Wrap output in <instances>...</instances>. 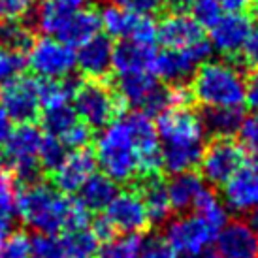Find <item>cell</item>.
<instances>
[{
    "label": "cell",
    "mask_w": 258,
    "mask_h": 258,
    "mask_svg": "<svg viewBox=\"0 0 258 258\" xmlns=\"http://www.w3.org/2000/svg\"><path fill=\"white\" fill-rule=\"evenodd\" d=\"M17 211L27 226L51 236L89 226L91 213L79 200L66 198L55 186L42 181L17 188Z\"/></svg>",
    "instance_id": "obj_1"
},
{
    "label": "cell",
    "mask_w": 258,
    "mask_h": 258,
    "mask_svg": "<svg viewBox=\"0 0 258 258\" xmlns=\"http://www.w3.org/2000/svg\"><path fill=\"white\" fill-rule=\"evenodd\" d=\"M162 170L175 173L192 172V168L200 164L204 153L206 130L200 117L190 108H170L158 115L157 121Z\"/></svg>",
    "instance_id": "obj_2"
},
{
    "label": "cell",
    "mask_w": 258,
    "mask_h": 258,
    "mask_svg": "<svg viewBox=\"0 0 258 258\" xmlns=\"http://www.w3.org/2000/svg\"><path fill=\"white\" fill-rule=\"evenodd\" d=\"M192 100L204 108H241L245 104V78L226 60H208L192 78Z\"/></svg>",
    "instance_id": "obj_3"
},
{
    "label": "cell",
    "mask_w": 258,
    "mask_h": 258,
    "mask_svg": "<svg viewBox=\"0 0 258 258\" xmlns=\"http://www.w3.org/2000/svg\"><path fill=\"white\" fill-rule=\"evenodd\" d=\"M93 155L104 175L115 183H130L140 175V158L124 117L104 126L102 134L96 138Z\"/></svg>",
    "instance_id": "obj_4"
},
{
    "label": "cell",
    "mask_w": 258,
    "mask_h": 258,
    "mask_svg": "<svg viewBox=\"0 0 258 258\" xmlns=\"http://www.w3.org/2000/svg\"><path fill=\"white\" fill-rule=\"evenodd\" d=\"M74 109L91 130L104 128L121 113L122 102L102 79L81 81L74 93Z\"/></svg>",
    "instance_id": "obj_5"
},
{
    "label": "cell",
    "mask_w": 258,
    "mask_h": 258,
    "mask_svg": "<svg viewBox=\"0 0 258 258\" xmlns=\"http://www.w3.org/2000/svg\"><path fill=\"white\" fill-rule=\"evenodd\" d=\"M42 144V132L32 124H19L12 132L8 144L2 149V166H10L15 173V179L21 185H30L40 181V162L38 151Z\"/></svg>",
    "instance_id": "obj_6"
},
{
    "label": "cell",
    "mask_w": 258,
    "mask_h": 258,
    "mask_svg": "<svg viewBox=\"0 0 258 258\" xmlns=\"http://www.w3.org/2000/svg\"><path fill=\"white\" fill-rule=\"evenodd\" d=\"M27 64L42 79H64L76 68V51L57 38H40L30 45Z\"/></svg>",
    "instance_id": "obj_7"
},
{
    "label": "cell",
    "mask_w": 258,
    "mask_h": 258,
    "mask_svg": "<svg viewBox=\"0 0 258 258\" xmlns=\"http://www.w3.org/2000/svg\"><path fill=\"white\" fill-rule=\"evenodd\" d=\"M0 108L8 117L19 124L34 122L40 117V94L38 81L30 76H15L0 85Z\"/></svg>",
    "instance_id": "obj_8"
},
{
    "label": "cell",
    "mask_w": 258,
    "mask_h": 258,
    "mask_svg": "<svg viewBox=\"0 0 258 258\" xmlns=\"http://www.w3.org/2000/svg\"><path fill=\"white\" fill-rule=\"evenodd\" d=\"M243 166V149L232 138H215L204 147L200 158L202 177L209 185L222 186Z\"/></svg>",
    "instance_id": "obj_9"
},
{
    "label": "cell",
    "mask_w": 258,
    "mask_h": 258,
    "mask_svg": "<svg viewBox=\"0 0 258 258\" xmlns=\"http://www.w3.org/2000/svg\"><path fill=\"white\" fill-rule=\"evenodd\" d=\"M128 132L132 136L134 147L138 151L140 158V175L151 177V175H160L162 170V157H160V140L155 122L151 121L149 115L144 111H136L124 117Z\"/></svg>",
    "instance_id": "obj_10"
},
{
    "label": "cell",
    "mask_w": 258,
    "mask_h": 258,
    "mask_svg": "<svg viewBox=\"0 0 258 258\" xmlns=\"http://www.w3.org/2000/svg\"><path fill=\"white\" fill-rule=\"evenodd\" d=\"M100 23L108 36L132 40L140 43L157 42V25L149 15L130 14L119 6H106L100 12Z\"/></svg>",
    "instance_id": "obj_11"
},
{
    "label": "cell",
    "mask_w": 258,
    "mask_h": 258,
    "mask_svg": "<svg viewBox=\"0 0 258 258\" xmlns=\"http://www.w3.org/2000/svg\"><path fill=\"white\" fill-rule=\"evenodd\" d=\"M219 230H215L208 221H204L198 213L181 215L168 222L166 241L177 252L188 254L200 249H206L215 241Z\"/></svg>",
    "instance_id": "obj_12"
},
{
    "label": "cell",
    "mask_w": 258,
    "mask_h": 258,
    "mask_svg": "<svg viewBox=\"0 0 258 258\" xmlns=\"http://www.w3.org/2000/svg\"><path fill=\"white\" fill-rule=\"evenodd\" d=\"M106 219L113 226L115 232L122 234H142L149 226L147 211L144 200L136 190H122L117 192L111 204L104 209Z\"/></svg>",
    "instance_id": "obj_13"
},
{
    "label": "cell",
    "mask_w": 258,
    "mask_h": 258,
    "mask_svg": "<svg viewBox=\"0 0 258 258\" xmlns=\"http://www.w3.org/2000/svg\"><path fill=\"white\" fill-rule=\"evenodd\" d=\"M251 32L252 21L249 15L241 14V12L222 15L209 29V43L213 49L222 55L236 57L239 51H243Z\"/></svg>",
    "instance_id": "obj_14"
},
{
    "label": "cell",
    "mask_w": 258,
    "mask_h": 258,
    "mask_svg": "<svg viewBox=\"0 0 258 258\" xmlns=\"http://www.w3.org/2000/svg\"><path fill=\"white\" fill-rule=\"evenodd\" d=\"M96 168V158L89 149H76L53 172V185L58 192L74 194L83 186Z\"/></svg>",
    "instance_id": "obj_15"
},
{
    "label": "cell",
    "mask_w": 258,
    "mask_h": 258,
    "mask_svg": "<svg viewBox=\"0 0 258 258\" xmlns=\"http://www.w3.org/2000/svg\"><path fill=\"white\" fill-rule=\"evenodd\" d=\"M221 258H258V237L243 221L226 222L215 237Z\"/></svg>",
    "instance_id": "obj_16"
},
{
    "label": "cell",
    "mask_w": 258,
    "mask_h": 258,
    "mask_svg": "<svg viewBox=\"0 0 258 258\" xmlns=\"http://www.w3.org/2000/svg\"><path fill=\"white\" fill-rule=\"evenodd\" d=\"M222 204L234 213H251L258 206V172L239 168L222 185Z\"/></svg>",
    "instance_id": "obj_17"
},
{
    "label": "cell",
    "mask_w": 258,
    "mask_h": 258,
    "mask_svg": "<svg viewBox=\"0 0 258 258\" xmlns=\"http://www.w3.org/2000/svg\"><path fill=\"white\" fill-rule=\"evenodd\" d=\"M204 38V29L186 14L168 15L157 27V40L166 49L185 51Z\"/></svg>",
    "instance_id": "obj_18"
},
{
    "label": "cell",
    "mask_w": 258,
    "mask_h": 258,
    "mask_svg": "<svg viewBox=\"0 0 258 258\" xmlns=\"http://www.w3.org/2000/svg\"><path fill=\"white\" fill-rule=\"evenodd\" d=\"M113 58V43L109 36L96 34L89 42L78 47L76 53V66L81 74L91 79H102L111 70Z\"/></svg>",
    "instance_id": "obj_19"
},
{
    "label": "cell",
    "mask_w": 258,
    "mask_h": 258,
    "mask_svg": "<svg viewBox=\"0 0 258 258\" xmlns=\"http://www.w3.org/2000/svg\"><path fill=\"white\" fill-rule=\"evenodd\" d=\"M155 45L153 43H140L132 40H122L113 47L111 68L117 76L138 72H151V66L155 60Z\"/></svg>",
    "instance_id": "obj_20"
},
{
    "label": "cell",
    "mask_w": 258,
    "mask_h": 258,
    "mask_svg": "<svg viewBox=\"0 0 258 258\" xmlns=\"http://www.w3.org/2000/svg\"><path fill=\"white\" fill-rule=\"evenodd\" d=\"M196 62L186 55L185 51L177 49H164L162 53L155 55L151 74L157 79L164 81L168 85H185L188 79L194 76Z\"/></svg>",
    "instance_id": "obj_21"
},
{
    "label": "cell",
    "mask_w": 258,
    "mask_h": 258,
    "mask_svg": "<svg viewBox=\"0 0 258 258\" xmlns=\"http://www.w3.org/2000/svg\"><path fill=\"white\" fill-rule=\"evenodd\" d=\"M100 14L94 8H81L70 15L55 34L57 40L70 47H79L100 32Z\"/></svg>",
    "instance_id": "obj_22"
},
{
    "label": "cell",
    "mask_w": 258,
    "mask_h": 258,
    "mask_svg": "<svg viewBox=\"0 0 258 258\" xmlns=\"http://www.w3.org/2000/svg\"><path fill=\"white\" fill-rule=\"evenodd\" d=\"M166 188H168V198H170L173 211L185 213L188 209H194L198 198L206 192L208 186L204 183L202 175L194 172H183L175 173L166 185Z\"/></svg>",
    "instance_id": "obj_23"
},
{
    "label": "cell",
    "mask_w": 258,
    "mask_h": 258,
    "mask_svg": "<svg viewBox=\"0 0 258 258\" xmlns=\"http://www.w3.org/2000/svg\"><path fill=\"white\" fill-rule=\"evenodd\" d=\"M160 85L158 79L151 72H138L117 76V91L115 94L124 106L132 108H144L145 102L151 98V94Z\"/></svg>",
    "instance_id": "obj_24"
},
{
    "label": "cell",
    "mask_w": 258,
    "mask_h": 258,
    "mask_svg": "<svg viewBox=\"0 0 258 258\" xmlns=\"http://www.w3.org/2000/svg\"><path fill=\"white\" fill-rule=\"evenodd\" d=\"M140 196L144 200L149 224H157L158 226V224L168 222L173 209L172 204H170V198H168V188H166L164 181L160 179V175L144 177Z\"/></svg>",
    "instance_id": "obj_25"
},
{
    "label": "cell",
    "mask_w": 258,
    "mask_h": 258,
    "mask_svg": "<svg viewBox=\"0 0 258 258\" xmlns=\"http://www.w3.org/2000/svg\"><path fill=\"white\" fill-rule=\"evenodd\" d=\"M85 4L87 0H43L36 12V27L43 34L55 36L66 19Z\"/></svg>",
    "instance_id": "obj_26"
},
{
    "label": "cell",
    "mask_w": 258,
    "mask_h": 258,
    "mask_svg": "<svg viewBox=\"0 0 258 258\" xmlns=\"http://www.w3.org/2000/svg\"><path fill=\"white\" fill-rule=\"evenodd\" d=\"M79 202L89 211H104L117 196V183L104 173H93L78 190Z\"/></svg>",
    "instance_id": "obj_27"
},
{
    "label": "cell",
    "mask_w": 258,
    "mask_h": 258,
    "mask_svg": "<svg viewBox=\"0 0 258 258\" xmlns=\"http://www.w3.org/2000/svg\"><path fill=\"white\" fill-rule=\"evenodd\" d=\"M204 130L215 138H232L243 121L241 108H206L200 117Z\"/></svg>",
    "instance_id": "obj_28"
},
{
    "label": "cell",
    "mask_w": 258,
    "mask_h": 258,
    "mask_svg": "<svg viewBox=\"0 0 258 258\" xmlns=\"http://www.w3.org/2000/svg\"><path fill=\"white\" fill-rule=\"evenodd\" d=\"M79 121L81 119L78 117L74 106H70L68 102L45 108V111L42 113V126L45 130V134L55 136L58 140H62Z\"/></svg>",
    "instance_id": "obj_29"
},
{
    "label": "cell",
    "mask_w": 258,
    "mask_h": 258,
    "mask_svg": "<svg viewBox=\"0 0 258 258\" xmlns=\"http://www.w3.org/2000/svg\"><path fill=\"white\" fill-rule=\"evenodd\" d=\"M17 219H19L17 185L2 172V175H0V241L10 234H14Z\"/></svg>",
    "instance_id": "obj_30"
},
{
    "label": "cell",
    "mask_w": 258,
    "mask_h": 258,
    "mask_svg": "<svg viewBox=\"0 0 258 258\" xmlns=\"http://www.w3.org/2000/svg\"><path fill=\"white\" fill-rule=\"evenodd\" d=\"M60 241L68 258H93L100 249L98 237L94 236V232L89 226L66 230Z\"/></svg>",
    "instance_id": "obj_31"
},
{
    "label": "cell",
    "mask_w": 258,
    "mask_h": 258,
    "mask_svg": "<svg viewBox=\"0 0 258 258\" xmlns=\"http://www.w3.org/2000/svg\"><path fill=\"white\" fill-rule=\"evenodd\" d=\"M34 43L32 30L19 21H0V47L15 53H25Z\"/></svg>",
    "instance_id": "obj_32"
},
{
    "label": "cell",
    "mask_w": 258,
    "mask_h": 258,
    "mask_svg": "<svg viewBox=\"0 0 258 258\" xmlns=\"http://www.w3.org/2000/svg\"><path fill=\"white\" fill-rule=\"evenodd\" d=\"M144 239L140 234H122V237H111L104 241L98 252L100 258H140Z\"/></svg>",
    "instance_id": "obj_33"
},
{
    "label": "cell",
    "mask_w": 258,
    "mask_h": 258,
    "mask_svg": "<svg viewBox=\"0 0 258 258\" xmlns=\"http://www.w3.org/2000/svg\"><path fill=\"white\" fill-rule=\"evenodd\" d=\"M194 213H198L215 230H221L228 222V209L209 188H206V192L198 198L196 206H194Z\"/></svg>",
    "instance_id": "obj_34"
},
{
    "label": "cell",
    "mask_w": 258,
    "mask_h": 258,
    "mask_svg": "<svg viewBox=\"0 0 258 258\" xmlns=\"http://www.w3.org/2000/svg\"><path fill=\"white\" fill-rule=\"evenodd\" d=\"M66 155H68L66 145L58 138L49 136V134L42 136V144H40V151H38V162H40L42 170L53 173L66 158Z\"/></svg>",
    "instance_id": "obj_35"
},
{
    "label": "cell",
    "mask_w": 258,
    "mask_h": 258,
    "mask_svg": "<svg viewBox=\"0 0 258 258\" xmlns=\"http://www.w3.org/2000/svg\"><path fill=\"white\" fill-rule=\"evenodd\" d=\"M30 258H68L60 237L36 234L30 239Z\"/></svg>",
    "instance_id": "obj_36"
},
{
    "label": "cell",
    "mask_w": 258,
    "mask_h": 258,
    "mask_svg": "<svg viewBox=\"0 0 258 258\" xmlns=\"http://www.w3.org/2000/svg\"><path fill=\"white\" fill-rule=\"evenodd\" d=\"M190 12H192V19L202 29L204 27L211 29L222 17V8L219 4V0H194Z\"/></svg>",
    "instance_id": "obj_37"
},
{
    "label": "cell",
    "mask_w": 258,
    "mask_h": 258,
    "mask_svg": "<svg viewBox=\"0 0 258 258\" xmlns=\"http://www.w3.org/2000/svg\"><path fill=\"white\" fill-rule=\"evenodd\" d=\"M0 258H30V237L14 232L0 241Z\"/></svg>",
    "instance_id": "obj_38"
},
{
    "label": "cell",
    "mask_w": 258,
    "mask_h": 258,
    "mask_svg": "<svg viewBox=\"0 0 258 258\" xmlns=\"http://www.w3.org/2000/svg\"><path fill=\"white\" fill-rule=\"evenodd\" d=\"M25 66H27V58L23 53H15V51L0 47V83L19 76L25 70Z\"/></svg>",
    "instance_id": "obj_39"
},
{
    "label": "cell",
    "mask_w": 258,
    "mask_h": 258,
    "mask_svg": "<svg viewBox=\"0 0 258 258\" xmlns=\"http://www.w3.org/2000/svg\"><path fill=\"white\" fill-rule=\"evenodd\" d=\"M140 258H179V252L166 241V237L153 236L142 243Z\"/></svg>",
    "instance_id": "obj_40"
},
{
    "label": "cell",
    "mask_w": 258,
    "mask_h": 258,
    "mask_svg": "<svg viewBox=\"0 0 258 258\" xmlns=\"http://www.w3.org/2000/svg\"><path fill=\"white\" fill-rule=\"evenodd\" d=\"M115 6L136 15H155L164 8V0H113Z\"/></svg>",
    "instance_id": "obj_41"
},
{
    "label": "cell",
    "mask_w": 258,
    "mask_h": 258,
    "mask_svg": "<svg viewBox=\"0 0 258 258\" xmlns=\"http://www.w3.org/2000/svg\"><path fill=\"white\" fill-rule=\"evenodd\" d=\"M34 0H0V21H17L30 12Z\"/></svg>",
    "instance_id": "obj_42"
},
{
    "label": "cell",
    "mask_w": 258,
    "mask_h": 258,
    "mask_svg": "<svg viewBox=\"0 0 258 258\" xmlns=\"http://www.w3.org/2000/svg\"><path fill=\"white\" fill-rule=\"evenodd\" d=\"M91 140H93V130L89 128L83 121H79L60 142H62L66 147H70V149L76 151V149H87V145L91 144Z\"/></svg>",
    "instance_id": "obj_43"
},
{
    "label": "cell",
    "mask_w": 258,
    "mask_h": 258,
    "mask_svg": "<svg viewBox=\"0 0 258 258\" xmlns=\"http://www.w3.org/2000/svg\"><path fill=\"white\" fill-rule=\"evenodd\" d=\"M241 144L247 147H258V113L243 117V121L237 128Z\"/></svg>",
    "instance_id": "obj_44"
},
{
    "label": "cell",
    "mask_w": 258,
    "mask_h": 258,
    "mask_svg": "<svg viewBox=\"0 0 258 258\" xmlns=\"http://www.w3.org/2000/svg\"><path fill=\"white\" fill-rule=\"evenodd\" d=\"M91 230L94 232V236L98 237V241H109V239L115 236L113 226L109 224V221L106 217H98V219L93 222Z\"/></svg>",
    "instance_id": "obj_45"
},
{
    "label": "cell",
    "mask_w": 258,
    "mask_h": 258,
    "mask_svg": "<svg viewBox=\"0 0 258 258\" xmlns=\"http://www.w3.org/2000/svg\"><path fill=\"white\" fill-rule=\"evenodd\" d=\"M243 55L247 64L258 68V29H252L251 36H249V40H247L243 47Z\"/></svg>",
    "instance_id": "obj_46"
},
{
    "label": "cell",
    "mask_w": 258,
    "mask_h": 258,
    "mask_svg": "<svg viewBox=\"0 0 258 258\" xmlns=\"http://www.w3.org/2000/svg\"><path fill=\"white\" fill-rule=\"evenodd\" d=\"M245 102L249 104V108L258 109V72H254L245 81Z\"/></svg>",
    "instance_id": "obj_47"
},
{
    "label": "cell",
    "mask_w": 258,
    "mask_h": 258,
    "mask_svg": "<svg viewBox=\"0 0 258 258\" xmlns=\"http://www.w3.org/2000/svg\"><path fill=\"white\" fill-rule=\"evenodd\" d=\"M12 119L8 117V113L0 108V151L4 149V145L8 144V140L14 132V126H12Z\"/></svg>",
    "instance_id": "obj_48"
},
{
    "label": "cell",
    "mask_w": 258,
    "mask_h": 258,
    "mask_svg": "<svg viewBox=\"0 0 258 258\" xmlns=\"http://www.w3.org/2000/svg\"><path fill=\"white\" fill-rule=\"evenodd\" d=\"M252 0H219L222 10H226L230 14H237V12H243L245 8L251 6Z\"/></svg>",
    "instance_id": "obj_49"
},
{
    "label": "cell",
    "mask_w": 258,
    "mask_h": 258,
    "mask_svg": "<svg viewBox=\"0 0 258 258\" xmlns=\"http://www.w3.org/2000/svg\"><path fill=\"white\" fill-rule=\"evenodd\" d=\"M243 164L258 172V147H247V151H243Z\"/></svg>",
    "instance_id": "obj_50"
},
{
    "label": "cell",
    "mask_w": 258,
    "mask_h": 258,
    "mask_svg": "<svg viewBox=\"0 0 258 258\" xmlns=\"http://www.w3.org/2000/svg\"><path fill=\"white\" fill-rule=\"evenodd\" d=\"M194 0H170V8L175 14H185L186 10H190Z\"/></svg>",
    "instance_id": "obj_51"
},
{
    "label": "cell",
    "mask_w": 258,
    "mask_h": 258,
    "mask_svg": "<svg viewBox=\"0 0 258 258\" xmlns=\"http://www.w3.org/2000/svg\"><path fill=\"white\" fill-rule=\"evenodd\" d=\"M185 258H221V256H219V252L215 249L206 247V249H200V251L196 252H188V254H185Z\"/></svg>",
    "instance_id": "obj_52"
},
{
    "label": "cell",
    "mask_w": 258,
    "mask_h": 258,
    "mask_svg": "<svg viewBox=\"0 0 258 258\" xmlns=\"http://www.w3.org/2000/svg\"><path fill=\"white\" fill-rule=\"evenodd\" d=\"M249 226H251V230L256 234L258 237V206L251 211V215H249V222H247Z\"/></svg>",
    "instance_id": "obj_53"
},
{
    "label": "cell",
    "mask_w": 258,
    "mask_h": 258,
    "mask_svg": "<svg viewBox=\"0 0 258 258\" xmlns=\"http://www.w3.org/2000/svg\"><path fill=\"white\" fill-rule=\"evenodd\" d=\"M251 8H252V15H254V17L258 19V0H252Z\"/></svg>",
    "instance_id": "obj_54"
},
{
    "label": "cell",
    "mask_w": 258,
    "mask_h": 258,
    "mask_svg": "<svg viewBox=\"0 0 258 258\" xmlns=\"http://www.w3.org/2000/svg\"><path fill=\"white\" fill-rule=\"evenodd\" d=\"M0 175H2V172H0Z\"/></svg>",
    "instance_id": "obj_55"
}]
</instances>
